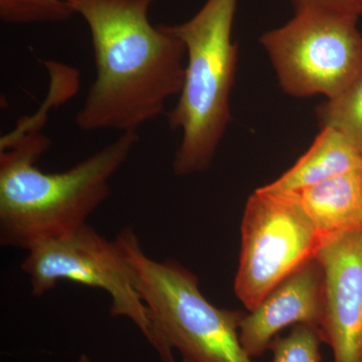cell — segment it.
Instances as JSON below:
<instances>
[{"mask_svg":"<svg viewBox=\"0 0 362 362\" xmlns=\"http://www.w3.org/2000/svg\"><path fill=\"white\" fill-rule=\"evenodd\" d=\"M156 0H77L89 28L96 78L76 116L81 130L138 131L165 114L185 78V44L149 11Z\"/></svg>","mask_w":362,"mask_h":362,"instance_id":"6da1fadb","label":"cell"},{"mask_svg":"<svg viewBox=\"0 0 362 362\" xmlns=\"http://www.w3.org/2000/svg\"><path fill=\"white\" fill-rule=\"evenodd\" d=\"M42 129L18 124L0 141V244L28 251L75 232L110 195V181L129 158L138 131L117 139L58 173L37 162L51 147Z\"/></svg>","mask_w":362,"mask_h":362,"instance_id":"7a4b0ae2","label":"cell"},{"mask_svg":"<svg viewBox=\"0 0 362 362\" xmlns=\"http://www.w3.org/2000/svg\"><path fill=\"white\" fill-rule=\"evenodd\" d=\"M238 1L206 0L190 20L163 25L187 51L180 98L175 108L166 113L169 128L181 132L173 162L176 175H194L211 168L232 122L230 99L239 51L232 33Z\"/></svg>","mask_w":362,"mask_h":362,"instance_id":"3957f363","label":"cell"},{"mask_svg":"<svg viewBox=\"0 0 362 362\" xmlns=\"http://www.w3.org/2000/svg\"><path fill=\"white\" fill-rule=\"evenodd\" d=\"M115 242L148 309L162 362H175L173 349L187 362H254L240 339L246 313L214 306L202 295L199 278L176 262L150 258L133 228L121 230Z\"/></svg>","mask_w":362,"mask_h":362,"instance_id":"277c9868","label":"cell"},{"mask_svg":"<svg viewBox=\"0 0 362 362\" xmlns=\"http://www.w3.org/2000/svg\"><path fill=\"white\" fill-rule=\"evenodd\" d=\"M356 16L300 8L286 25L259 37L279 84L296 98L333 99L362 73V33Z\"/></svg>","mask_w":362,"mask_h":362,"instance_id":"5b68a950","label":"cell"},{"mask_svg":"<svg viewBox=\"0 0 362 362\" xmlns=\"http://www.w3.org/2000/svg\"><path fill=\"white\" fill-rule=\"evenodd\" d=\"M239 267L235 293L254 310L276 287L315 257L320 238L298 192L262 187L246 204L240 225Z\"/></svg>","mask_w":362,"mask_h":362,"instance_id":"8992f818","label":"cell"},{"mask_svg":"<svg viewBox=\"0 0 362 362\" xmlns=\"http://www.w3.org/2000/svg\"><path fill=\"white\" fill-rule=\"evenodd\" d=\"M21 270L30 277L33 294L37 297L54 290L59 281L103 290L112 300L111 315L129 319L153 346L148 309L115 240H107L86 223L64 237L33 245Z\"/></svg>","mask_w":362,"mask_h":362,"instance_id":"52a82bcc","label":"cell"},{"mask_svg":"<svg viewBox=\"0 0 362 362\" xmlns=\"http://www.w3.org/2000/svg\"><path fill=\"white\" fill-rule=\"evenodd\" d=\"M315 258L324 271L323 341L333 362H362V228L321 238Z\"/></svg>","mask_w":362,"mask_h":362,"instance_id":"ba28073f","label":"cell"},{"mask_svg":"<svg viewBox=\"0 0 362 362\" xmlns=\"http://www.w3.org/2000/svg\"><path fill=\"white\" fill-rule=\"evenodd\" d=\"M240 324V339L252 358L263 356L286 327H320L324 313V271L314 257L283 280Z\"/></svg>","mask_w":362,"mask_h":362,"instance_id":"9c48e42d","label":"cell"},{"mask_svg":"<svg viewBox=\"0 0 362 362\" xmlns=\"http://www.w3.org/2000/svg\"><path fill=\"white\" fill-rule=\"evenodd\" d=\"M298 194L320 239L362 228V166Z\"/></svg>","mask_w":362,"mask_h":362,"instance_id":"30bf717a","label":"cell"},{"mask_svg":"<svg viewBox=\"0 0 362 362\" xmlns=\"http://www.w3.org/2000/svg\"><path fill=\"white\" fill-rule=\"evenodd\" d=\"M362 166V154L339 131L321 128L310 148L291 168L264 187L273 192H299Z\"/></svg>","mask_w":362,"mask_h":362,"instance_id":"8fae6325","label":"cell"},{"mask_svg":"<svg viewBox=\"0 0 362 362\" xmlns=\"http://www.w3.org/2000/svg\"><path fill=\"white\" fill-rule=\"evenodd\" d=\"M320 127L339 131L362 154V73L341 94L317 108Z\"/></svg>","mask_w":362,"mask_h":362,"instance_id":"7c38bea8","label":"cell"},{"mask_svg":"<svg viewBox=\"0 0 362 362\" xmlns=\"http://www.w3.org/2000/svg\"><path fill=\"white\" fill-rule=\"evenodd\" d=\"M77 0H0V20L7 25L63 23L76 16Z\"/></svg>","mask_w":362,"mask_h":362,"instance_id":"4fadbf2b","label":"cell"},{"mask_svg":"<svg viewBox=\"0 0 362 362\" xmlns=\"http://www.w3.org/2000/svg\"><path fill=\"white\" fill-rule=\"evenodd\" d=\"M320 328L308 324L293 326L289 334L276 337L271 343V362H322Z\"/></svg>","mask_w":362,"mask_h":362,"instance_id":"5bb4252c","label":"cell"},{"mask_svg":"<svg viewBox=\"0 0 362 362\" xmlns=\"http://www.w3.org/2000/svg\"><path fill=\"white\" fill-rule=\"evenodd\" d=\"M296 9L314 8L356 16H362V0H293Z\"/></svg>","mask_w":362,"mask_h":362,"instance_id":"9a60e30c","label":"cell"},{"mask_svg":"<svg viewBox=\"0 0 362 362\" xmlns=\"http://www.w3.org/2000/svg\"><path fill=\"white\" fill-rule=\"evenodd\" d=\"M78 362H92V361H90L89 356L83 354V356H81L80 359H78Z\"/></svg>","mask_w":362,"mask_h":362,"instance_id":"2e32d148","label":"cell"},{"mask_svg":"<svg viewBox=\"0 0 362 362\" xmlns=\"http://www.w3.org/2000/svg\"><path fill=\"white\" fill-rule=\"evenodd\" d=\"M181 362H187V361H181Z\"/></svg>","mask_w":362,"mask_h":362,"instance_id":"e0dca14e","label":"cell"}]
</instances>
